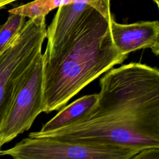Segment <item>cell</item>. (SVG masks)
I'll list each match as a JSON object with an SVG mask.
<instances>
[{
	"instance_id": "obj_6",
	"label": "cell",
	"mask_w": 159,
	"mask_h": 159,
	"mask_svg": "<svg viewBox=\"0 0 159 159\" xmlns=\"http://www.w3.org/2000/svg\"><path fill=\"white\" fill-rule=\"evenodd\" d=\"M110 33L113 44L122 55L149 48L157 56L159 54V24L158 20L140 21L130 24L116 22L111 16Z\"/></svg>"
},
{
	"instance_id": "obj_11",
	"label": "cell",
	"mask_w": 159,
	"mask_h": 159,
	"mask_svg": "<svg viewBox=\"0 0 159 159\" xmlns=\"http://www.w3.org/2000/svg\"><path fill=\"white\" fill-rule=\"evenodd\" d=\"M18 0H0V9L5 7L6 5L11 4Z\"/></svg>"
},
{
	"instance_id": "obj_4",
	"label": "cell",
	"mask_w": 159,
	"mask_h": 159,
	"mask_svg": "<svg viewBox=\"0 0 159 159\" xmlns=\"http://www.w3.org/2000/svg\"><path fill=\"white\" fill-rule=\"evenodd\" d=\"M139 150L81 141L28 135L0 155L14 159H129Z\"/></svg>"
},
{
	"instance_id": "obj_9",
	"label": "cell",
	"mask_w": 159,
	"mask_h": 159,
	"mask_svg": "<svg viewBox=\"0 0 159 159\" xmlns=\"http://www.w3.org/2000/svg\"><path fill=\"white\" fill-rule=\"evenodd\" d=\"M60 6L71 3H86L97 9L104 17L110 19V0H60Z\"/></svg>"
},
{
	"instance_id": "obj_7",
	"label": "cell",
	"mask_w": 159,
	"mask_h": 159,
	"mask_svg": "<svg viewBox=\"0 0 159 159\" xmlns=\"http://www.w3.org/2000/svg\"><path fill=\"white\" fill-rule=\"evenodd\" d=\"M98 94L85 95L63 107L35 133L42 134L64 128L80 119L96 104Z\"/></svg>"
},
{
	"instance_id": "obj_3",
	"label": "cell",
	"mask_w": 159,
	"mask_h": 159,
	"mask_svg": "<svg viewBox=\"0 0 159 159\" xmlns=\"http://www.w3.org/2000/svg\"><path fill=\"white\" fill-rule=\"evenodd\" d=\"M46 36L45 16L29 19L0 53V130L27 71L42 53Z\"/></svg>"
},
{
	"instance_id": "obj_1",
	"label": "cell",
	"mask_w": 159,
	"mask_h": 159,
	"mask_svg": "<svg viewBox=\"0 0 159 159\" xmlns=\"http://www.w3.org/2000/svg\"><path fill=\"white\" fill-rule=\"evenodd\" d=\"M93 108L50 137L129 148H159V71L140 63L110 69L100 79Z\"/></svg>"
},
{
	"instance_id": "obj_5",
	"label": "cell",
	"mask_w": 159,
	"mask_h": 159,
	"mask_svg": "<svg viewBox=\"0 0 159 159\" xmlns=\"http://www.w3.org/2000/svg\"><path fill=\"white\" fill-rule=\"evenodd\" d=\"M43 58L41 53L27 71L0 130V145L29 130L43 112Z\"/></svg>"
},
{
	"instance_id": "obj_12",
	"label": "cell",
	"mask_w": 159,
	"mask_h": 159,
	"mask_svg": "<svg viewBox=\"0 0 159 159\" xmlns=\"http://www.w3.org/2000/svg\"><path fill=\"white\" fill-rule=\"evenodd\" d=\"M155 3H156V4L158 6H159V0H153Z\"/></svg>"
},
{
	"instance_id": "obj_10",
	"label": "cell",
	"mask_w": 159,
	"mask_h": 159,
	"mask_svg": "<svg viewBox=\"0 0 159 159\" xmlns=\"http://www.w3.org/2000/svg\"><path fill=\"white\" fill-rule=\"evenodd\" d=\"M129 159H159V148L143 149Z\"/></svg>"
},
{
	"instance_id": "obj_2",
	"label": "cell",
	"mask_w": 159,
	"mask_h": 159,
	"mask_svg": "<svg viewBox=\"0 0 159 159\" xmlns=\"http://www.w3.org/2000/svg\"><path fill=\"white\" fill-rule=\"evenodd\" d=\"M127 57L113 44L109 19L87 4L63 42L42 54L43 112L60 109L83 88Z\"/></svg>"
},
{
	"instance_id": "obj_8",
	"label": "cell",
	"mask_w": 159,
	"mask_h": 159,
	"mask_svg": "<svg viewBox=\"0 0 159 159\" xmlns=\"http://www.w3.org/2000/svg\"><path fill=\"white\" fill-rule=\"evenodd\" d=\"M25 22V17L10 14L6 22L0 27V53L20 32Z\"/></svg>"
}]
</instances>
